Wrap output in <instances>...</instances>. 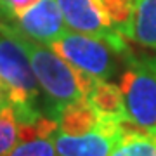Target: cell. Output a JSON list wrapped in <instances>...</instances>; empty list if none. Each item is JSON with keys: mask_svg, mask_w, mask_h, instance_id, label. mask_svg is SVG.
<instances>
[{"mask_svg": "<svg viewBox=\"0 0 156 156\" xmlns=\"http://www.w3.org/2000/svg\"><path fill=\"white\" fill-rule=\"evenodd\" d=\"M12 26V24H11ZM19 44L26 50L33 69V75L38 82L40 90H44L57 108L64 106L68 102L78 99H85L90 87L94 83V76H89L85 73L78 71L69 62H66L59 54H56L49 45L35 42V40L24 37L21 31H17L14 26Z\"/></svg>", "mask_w": 156, "mask_h": 156, "instance_id": "1", "label": "cell"}, {"mask_svg": "<svg viewBox=\"0 0 156 156\" xmlns=\"http://www.w3.org/2000/svg\"><path fill=\"white\" fill-rule=\"evenodd\" d=\"M0 78L9 90V101L19 125L31 123L42 113L37 108L40 87L28 54L9 23L0 19Z\"/></svg>", "mask_w": 156, "mask_h": 156, "instance_id": "2", "label": "cell"}, {"mask_svg": "<svg viewBox=\"0 0 156 156\" xmlns=\"http://www.w3.org/2000/svg\"><path fill=\"white\" fill-rule=\"evenodd\" d=\"M128 123L142 130H156V59H128L120 78Z\"/></svg>", "mask_w": 156, "mask_h": 156, "instance_id": "3", "label": "cell"}, {"mask_svg": "<svg viewBox=\"0 0 156 156\" xmlns=\"http://www.w3.org/2000/svg\"><path fill=\"white\" fill-rule=\"evenodd\" d=\"M49 47L78 71L101 80H109L116 73L118 57L122 56L104 40L71 30H68Z\"/></svg>", "mask_w": 156, "mask_h": 156, "instance_id": "4", "label": "cell"}, {"mask_svg": "<svg viewBox=\"0 0 156 156\" xmlns=\"http://www.w3.org/2000/svg\"><path fill=\"white\" fill-rule=\"evenodd\" d=\"M68 30L104 40L120 54H128L127 38L118 33L101 0H56Z\"/></svg>", "mask_w": 156, "mask_h": 156, "instance_id": "5", "label": "cell"}, {"mask_svg": "<svg viewBox=\"0 0 156 156\" xmlns=\"http://www.w3.org/2000/svg\"><path fill=\"white\" fill-rule=\"evenodd\" d=\"M123 128L125 123L102 120L95 128L80 135H68L57 130L54 147L57 156H109Z\"/></svg>", "mask_w": 156, "mask_h": 156, "instance_id": "6", "label": "cell"}, {"mask_svg": "<svg viewBox=\"0 0 156 156\" xmlns=\"http://www.w3.org/2000/svg\"><path fill=\"white\" fill-rule=\"evenodd\" d=\"M9 24H12L24 37L45 45H50L68 31L62 12L56 0H38Z\"/></svg>", "mask_w": 156, "mask_h": 156, "instance_id": "7", "label": "cell"}, {"mask_svg": "<svg viewBox=\"0 0 156 156\" xmlns=\"http://www.w3.org/2000/svg\"><path fill=\"white\" fill-rule=\"evenodd\" d=\"M57 130V120L45 115L31 123H21L17 142L7 156H57L54 147V135Z\"/></svg>", "mask_w": 156, "mask_h": 156, "instance_id": "8", "label": "cell"}, {"mask_svg": "<svg viewBox=\"0 0 156 156\" xmlns=\"http://www.w3.org/2000/svg\"><path fill=\"white\" fill-rule=\"evenodd\" d=\"M85 99L94 108V111L99 115L101 120H109V122H118L125 125L128 123L122 90L109 80L95 78Z\"/></svg>", "mask_w": 156, "mask_h": 156, "instance_id": "9", "label": "cell"}, {"mask_svg": "<svg viewBox=\"0 0 156 156\" xmlns=\"http://www.w3.org/2000/svg\"><path fill=\"white\" fill-rule=\"evenodd\" d=\"M54 118L57 120L59 132L68 135L85 134L102 122L99 115L94 111V108L87 102V99H78L57 108Z\"/></svg>", "mask_w": 156, "mask_h": 156, "instance_id": "10", "label": "cell"}, {"mask_svg": "<svg viewBox=\"0 0 156 156\" xmlns=\"http://www.w3.org/2000/svg\"><path fill=\"white\" fill-rule=\"evenodd\" d=\"M109 156H156V130H142L127 123Z\"/></svg>", "mask_w": 156, "mask_h": 156, "instance_id": "11", "label": "cell"}, {"mask_svg": "<svg viewBox=\"0 0 156 156\" xmlns=\"http://www.w3.org/2000/svg\"><path fill=\"white\" fill-rule=\"evenodd\" d=\"M132 40L156 50V0H135Z\"/></svg>", "mask_w": 156, "mask_h": 156, "instance_id": "12", "label": "cell"}, {"mask_svg": "<svg viewBox=\"0 0 156 156\" xmlns=\"http://www.w3.org/2000/svg\"><path fill=\"white\" fill-rule=\"evenodd\" d=\"M101 2L118 33H122L127 40H132L135 0H101Z\"/></svg>", "mask_w": 156, "mask_h": 156, "instance_id": "13", "label": "cell"}, {"mask_svg": "<svg viewBox=\"0 0 156 156\" xmlns=\"http://www.w3.org/2000/svg\"><path fill=\"white\" fill-rule=\"evenodd\" d=\"M17 122L12 106H5L0 109V156H7L17 142Z\"/></svg>", "mask_w": 156, "mask_h": 156, "instance_id": "14", "label": "cell"}, {"mask_svg": "<svg viewBox=\"0 0 156 156\" xmlns=\"http://www.w3.org/2000/svg\"><path fill=\"white\" fill-rule=\"evenodd\" d=\"M38 0H0V19L11 23Z\"/></svg>", "mask_w": 156, "mask_h": 156, "instance_id": "15", "label": "cell"}, {"mask_svg": "<svg viewBox=\"0 0 156 156\" xmlns=\"http://www.w3.org/2000/svg\"><path fill=\"white\" fill-rule=\"evenodd\" d=\"M5 106H11V101H9V90H7V85L4 83V80L0 78V109H4Z\"/></svg>", "mask_w": 156, "mask_h": 156, "instance_id": "16", "label": "cell"}]
</instances>
